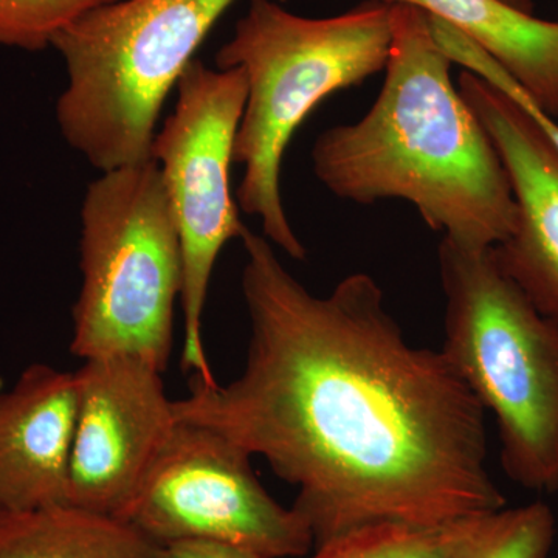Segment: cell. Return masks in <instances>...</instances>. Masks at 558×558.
<instances>
[{
    "instance_id": "cell-3",
    "label": "cell",
    "mask_w": 558,
    "mask_h": 558,
    "mask_svg": "<svg viewBox=\"0 0 558 558\" xmlns=\"http://www.w3.org/2000/svg\"><path fill=\"white\" fill-rule=\"evenodd\" d=\"M391 44L387 3L369 0L340 16L312 20L274 0H252L216 54L218 69L241 68L247 78L233 150L234 163L244 167L238 202L290 258H306L279 189L290 140L319 102L387 69Z\"/></svg>"
},
{
    "instance_id": "cell-10",
    "label": "cell",
    "mask_w": 558,
    "mask_h": 558,
    "mask_svg": "<svg viewBox=\"0 0 558 558\" xmlns=\"http://www.w3.org/2000/svg\"><path fill=\"white\" fill-rule=\"evenodd\" d=\"M458 90L486 128L517 202L515 230L494 247L501 269L543 315L558 322V153L502 92L464 72Z\"/></svg>"
},
{
    "instance_id": "cell-19",
    "label": "cell",
    "mask_w": 558,
    "mask_h": 558,
    "mask_svg": "<svg viewBox=\"0 0 558 558\" xmlns=\"http://www.w3.org/2000/svg\"><path fill=\"white\" fill-rule=\"evenodd\" d=\"M281 2H286V0H281Z\"/></svg>"
},
{
    "instance_id": "cell-16",
    "label": "cell",
    "mask_w": 558,
    "mask_h": 558,
    "mask_svg": "<svg viewBox=\"0 0 558 558\" xmlns=\"http://www.w3.org/2000/svg\"><path fill=\"white\" fill-rule=\"evenodd\" d=\"M116 0H0V46L44 50L87 11Z\"/></svg>"
},
{
    "instance_id": "cell-14",
    "label": "cell",
    "mask_w": 558,
    "mask_h": 558,
    "mask_svg": "<svg viewBox=\"0 0 558 558\" xmlns=\"http://www.w3.org/2000/svg\"><path fill=\"white\" fill-rule=\"evenodd\" d=\"M486 515L433 527L373 524L315 546L311 558H453Z\"/></svg>"
},
{
    "instance_id": "cell-9",
    "label": "cell",
    "mask_w": 558,
    "mask_h": 558,
    "mask_svg": "<svg viewBox=\"0 0 558 558\" xmlns=\"http://www.w3.org/2000/svg\"><path fill=\"white\" fill-rule=\"evenodd\" d=\"M145 360H84L70 457L68 505L120 519L174 428V400Z\"/></svg>"
},
{
    "instance_id": "cell-12",
    "label": "cell",
    "mask_w": 558,
    "mask_h": 558,
    "mask_svg": "<svg viewBox=\"0 0 558 558\" xmlns=\"http://www.w3.org/2000/svg\"><path fill=\"white\" fill-rule=\"evenodd\" d=\"M405 3L447 22L490 54L539 108L558 117V20L546 21L502 0H371Z\"/></svg>"
},
{
    "instance_id": "cell-4",
    "label": "cell",
    "mask_w": 558,
    "mask_h": 558,
    "mask_svg": "<svg viewBox=\"0 0 558 558\" xmlns=\"http://www.w3.org/2000/svg\"><path fill=\"white\" fill-rule=\"evenodd\" d=\"M446 354L501 442L506 475L532 492H558V322L543 315L501 269L494 247L447 238L438 250Z\"/></svg>"
},
{
    "instance_id": "cell-18",
    "label": "cell",
    "mask_w": 558,
    "mask_h": 558,
    "mask_svg": "<svg viewBox=\"0 0 558 558\" xmlns=\"http://www.w3.org/2000/svg\"><path fill=\"white\" fill-rule=\"evenodd\" d=\"M502 2L509 3L513 9L526 11V13H532V11H534V3H532V0H502Z\"/></svg>"
},
{
    "instance_id": "cell-2",
    "label": "cell",
    "mask_w": 558,
    "mask_h": 558,
    "mask_svg": "<svg viewBox=\"0 0 558 558\" xmlns=\"http://www.w3.org/2000/svg\"><path fill=\"white\" fill-rule=\"evenodd\" d=\"M391 21L377 100L362 120L319 135L312 149L315 175L340 199L405 201L454 244L497 247L517 223L505 163L451 81L453 62L428 14L396 3Z\"/></svg>"
},
{
    "instance_id": "cell-8",
    "label": "cell",
    "mask_w": 558,
    "mask_h": 558,
    "mask_svg": "<svg viewBox=\"0 0 558 558\" xmlns=\"http://www.w3.org/2000/svg\"><path fill=\"white\" fill-rule=\"evenodd\" d=\"M120 519L161 546L201 539L259 558L304 557L315 548L306 521L256 478L252 457L189 422L175 421Z\"/></svg>"
},
{
    "instance_id": "cell-5",
    "label": "cell",
    "mask_w": 558,
    "mask_h": 558,
    "mask_svg": "<svg viewBox=\"0 0 558 558\" xmlns=\"http://www.w3.org/2000/svg\"><path fill=\"white\" fill-rule=\"evenodd\" d=\"M236 0H116L58 33L62 137L100 172L153 160L157 121L202 40Z\"/></svg>"
},
{
    "instance_id": "cell-7",
    "label": "cell",
    "mask_w": 558,
    "mask_h": 558,
    "mask_svg": "<svg viewBox=\"0 0 558 558\" xmlns=\"http://www.w3.org/2000/svg\"><path fill=\"white\" fill-rule=\"evenodd\" d=\"M245 101L244 70H213L193 60L180 76L174 112L153 142V160L160 168L182 252V369L207 384L216 381L202 339L209 282L219 253L245 230L230 191Z\"/></svg>"
},
{
    "instance_id": "cell-15",
    "label": "cell",
    "mask_w": 558,
    "mask_h": 558,
    "mask_svg": "<svg viewBox=\"0 0 558 558\" xmlns=\"http://www.w3.org/2000/svg\"><path fill=\"white\" fill-rule=\"evenodd\" d=\"M556 519L542 501L487 513L453 558H548Z\"/></svg>"
},
{
    "instance_id": "cell-11",
    "label": "cell",
    "mask_w": 558,
    "mask_h": 558,
    "mask_svg": "<svg viewBox=\"0 0 558 558\" xmlns=\"http://www.w3.org/2000/svg\"><path fill=\"white\" fill-rule=\"evenodd\" d=\"M76 409L75 373L35 363L0 381V512L68 505Z\"/></svg>"
},
{
    "instance_id": "cell-6",
    "label": "cell",
    "mask_w": 558,
    "mask_h": 558,
    "mask_svg": "<svg viewBox=\"0 0 558 558\" xmlns=\"http://www.w3.org/2000/svg\"><path fill=\"white\" fill-rule=\"evenodd\" d=\"M83 284L70 351L130 355L165 373L182 292L178 227L156 160L101 172L81 208Z\"/></svg>"
},
{
    "instance_id": "cell-13",
    "label": "cell",
    "mask_w": 558,
    "mask_h": 558,
    "mask_svg": "<svg viewBox=\"0 0 558 558\" xmlns=\"http://www.w3.org/2000/svg\"><path fill=\"white\" fill-rule=\"evenodd\" d=\"M0 558H165V550L128 521L57 505L0 512Z\"/></svg>"
},
{
    "instance_id": "cell-17",
    "label": "cell",
    "mask_w": 558,
    "mask_h": 558,
    "mask_svg": "<svg viewBox=\"0 0 558 558\" xmlns=\"http://www.w3.org/2000/svg\"><path fill=\"white\" fill-rule=\"evenodd\" d=\"M165 558H259L234 546L222 543L201 542V539H183L163 546Z\"/></svg>"
},
{
    "instance_id": "cell-1",
    "label": "cell",
    "mask_w": 558,
    "mask_h": 558,
    "mask_svg": "<svg viewBox=\"0 0 558 558\" xmlns=\"http://www.w3.org/2000/svg\"><path fill=\"white\" fill-rule=\"evenodd\" d=\"M247 359L194 376L179 422L215 429L299 488L315 546L355 529L433 527L506 508L487 469L486 411L442 351L413 347L368 274L317 296L244 230Z\"/></svg>"
}]
</instances>
